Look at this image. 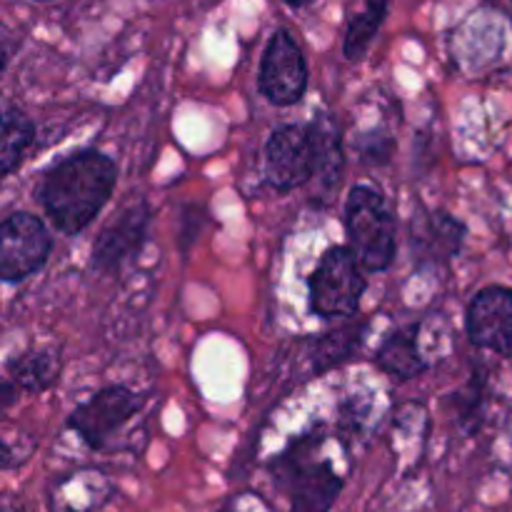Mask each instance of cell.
<instances>
[{
	"instance_id": "1",
	"label": "cell",
	"mask_w": 512,
	"mask_h": 512,
	"mask_svg": "<svg viewBox=\"0 0 512 512\" xmlns=\"http://www.w3.org/2000/svg\"><path fill=\"white\" fill-rule=\"evenodd\" d=\"M118 183V165L100 150H75L43 175L38 200L63 235L83 233L100 215Z\"/></svg>"
},
{
	"instance_id": "2",
	"label": "cell",
	"mask_w": 512,
	"mask_h": 512,
	"mask_svg": "<svg viewBox=\"0 0 512 512\" xmlns=\"http://www.w3.org/2000/svg\"><path fill=\"white\" fill-rule=\"evenodd\" d=\"M323 443L318 435L295 440L273 463V478L288 495V512H330L343 493V478L328 460H313V448Z\"/></svg>"
},
{
	"instance_id": "3",
	"label": "cell",
	"mask_w": 512,
	"mask_h": 512,
	"mask_svg": "<svg viewBox=\"0 0 512 512\" xmlns=\"http://www.w3.org/2000/svg\"><path fill=\"white\" fill-rule=\"evenodd\" d=\"M345 230L350 248L368 273H383L395 263V218L383 195L370 185H353L345 200Z\"/></svg>"
},
{
	"instance_id": "4",
	"label": "cell",
	"mask_w": 512,
	"mask_h": 512,
	"mask_svg": "<svg viewBox=\"0 0 512 512\" xmlns=\"http://www.w3.org/2000/svg\"><path fill=\"white\" fill-rule=\"evenodd\" d=\"M363 263L350 245H333L308 278V298L313 315L325 320L350 318L358 313L365 293Z\"/></svg>"
},
{
	"instance_id": "5",
	"label": "cell",
	"mask_w": 512,
	"mask_h": 512,
	"mask_svg": "<svg viewBox=\"0 0 512 512\" xmlns=\"http://www.w3.org/2000/svg\"><path fill=\"white\" fill-rule=\"evenodd\" d=\"M265 180L280 193L300 188L318 175V138L313 123H288L265 143Z\"/></svg>"
},
{
	"instance_id": "6",
	"label": "cell",
	"mask_w": 512,
	"mask_h": 512,
	"mask_svg": "<svg viewBox=\"0 0 512 512\" xmlns=\"http://www.w3.org/2000/svg\"><path fill=\"white\" fill-rule=\"evenodd\" d=\"M143 408V398L125 385H110L90 395L70 413L68 428L90 450H103Z\"/></svg>"
},
{
	"instance_id": "7",
	"label": "cell",
	"mask_w": 512,
	"mask_h": 512,
	"mask_svg": "<svg viewBox=\"0 0 512 512\" xmlns=\"http://www.w3.org/2000/svg\"><path fill=\"white\" fill-rule=\"evenodd\" d=\"M53 238L40 218L13 213L0 225V278L5 283H23L38 273L50 258Z\"/></svg>"
},
{
	"instance_id": "8",
	"label": "cell",
	"mask_w": 512,
	"mask_h": 512,
	"mask_svg": "<svg viewBox=\"0 0 512 512\" xmlns=\"http://www.w3.org/2000/svg\"><path fill=\"white\" fill-rule=\"evenodd\" d=\"M258 88L265 100L280 108L300 103L308 90V63L300 45L285 28L275 30L273 38L265 45Z\"/></svg>"
},
{
	"instance_id": "9",
	"label": "cell",
	"mask_w": 512,
	"mask_h": 512,
	"mask_svg": "<svg viewBox=\"0 0 512 512\" xmlns=\"http://www.w3.org/2000/svg\"><path fill=\"white\" fill-rule=\"evenodd\" d=\"M150 228V208L145 200H135L133 205L120 210L95 238L90 250V265L98 273L108 275L123 268L128 260L140 255Z\"/></svg>"
},
{
	"instance_id": "10",
	"label": "cell",
	"mask_w": 512,
	"mask_h": 512,
	"mask_svg": "<svg viewBox=\"0 0 512 512\" xmlns=\"http://www.w3.org/2000/svg\"><path fill=\"white\" fill-rule=\"evenodd\" d=\"M465 330L475 348L495 355H512V290L488 285L478 290L465 315Z\"/></svg>"
},
{
	"instance_id": "11",
	"label": "cell",
	"mask_w": 512,
	"mask_h": 512,
	"mask_svg": "<svg viewBox=\"0 0 512 512\" xmlns=\"http://www.w3.org/2000/svg\"><path fill=\"white\" fill-rule=\"evenodd\" d=\"M465 233V225L448 210L420 208L410 220V250L420 265H443L460 255Z\"/></svg>"
},
{
	"instance_id": "12",
	"label": "cell",
	"mask_w": 512,
	"mask_h": 512,
	"mask_svg": "<svg viewBox=\"0 0 512 512\" xmlns=\"http://www.w3.org/2000/svg\"><path fill=\"white\" fill-rule=\"evenodd\" d=\"M380 370L395 380H413L428 370L423 353H420V323L403 325L400 330L390 333L378 348Z\"/></svg>"
},
{
	"instance_id": "13",
	"label": "cell",
	"mask_w": 512,
	"mask_h": 512,
	"mask_svg": "<svg viewBox=\"0 0 512 512\" xmlns=\"http://www.w3.org/2000/svg\"><path fill=\"white\" fill-rule=\"evenodd\" d=\"M63 373V360L55 348H38L18 355L8 363L5 378L20 390V393H43L53 388Z\"/></svg>"
},
{
	"instance_id": "14",
	"label": "cell",
	"mask_w": 512,
	"mask_h": 512,
	"mask_svg": "<svg viewBox=\"0 0 512 512\" xmlns=\"http://www.w3.org/2000/svg\"><path fill=\"white\" fill-rule=\"evenodd\" d=\"M35 143V123L20 108L3 110V128H0V175L8 178L20 163L30 145Z\"/></svg>"
},
{
	"instance_id": "15",
	"label": "cell",
	"mask_w": 512,
	"mask_h": 512,
	"mask_svg": "<svg viewBox=\"0 0 512 512\" xmlns=\"http://www.w3.org/2000/svg\"><path fill=\"white\" fill-rule=\"evenodd\" d=\"M365 328L368 323H350L343 330H333L315 340L313 353H310L313 355V375H323L345 363L363 343Z\"/></svg>"
},
{
	"instance_id": "16",
	"label": "cell",
	"mask_w": 512,
	"mask_h": 512,
	"mask_svg": "<svg viewBox=\"0 0 512 512\" xmlns=\"http://www.w3.org/2000/svg\"><path fill=\"white\" fill-rule=\"evenodd\" d=\"M315 138H318V175L323 180L325 190H333L338 180L343 178V143H340V130L325 113H318L313 120Z\"/></svg>"
},
{
	"instance_id": "17",
	"label": "cell",
	"mask_w": 512,
	"mask_h": 512,
	"mask_svg": "<svg viewBox=\"0 0 512 512\" xmlns=\"http://www.w3.org/2000/svg\"><path fill=\"white\" fill-rule=\"evenodd\" d=\"M383 15H375L370 13V10H365V13L355 15L353 20H350L348 30H345V40H343V55L348 60H360L365 53H368V48L373 45L375 35H378L380 25H383Z\"/></svg>"
},
{
	"instance_id": "18",
	"label": "cell",
	"mask_w": 512,
	"mask_h": 512,
	"mask_svg": "<svg viewBox=\"0 0 512 512\" xmlns=\"http://www.w3.org/2000/svg\"><path fill=\"white\" fill-rule=\"evenodd\" d=\"M355 148H358V155L365 163L383 165L388 163L390 155H393L395 143L388 133H383V130H368V133L360 135Z\"/></svg>"
},
{
	"instance_id": "19",
	"label": "cell",
	"mask_w": 512,
	"mask_h": 512,
	"mask_svg": "<svg viewBox=\"0 0 512 512\" xmlns=\"http://www.w3.org/2000/svg\"><path fill=\"white\" fill-rule=\"evenodd\" d=\"M388 5L390 0H365V10H370V13L375 15H388Z\"/></svg>"
},
{
	"instance_id": "20",
	"label": "cell",
	"mask_w": 512,
	"mask_h": 512,
	"mask_svg": "<svg viewBox=\"0 0 512 512\" xmlns=\"http://www.w3.org/2000/svg\"><path fill=\"white\" fill-rule=\"evenodd\" d=\"M285 3H288L290 8H305V5L315 3V0H285Z\"/></svg>"
},
{
	"instance_id": "21",
	"label": "cell",
	"mask_w": 512,
	"mask_h": 512,
	"mask_svg": "<svg viewBox=\"0 0 512 512\" xmlns=\"http://www.w3.org/2000/svg\"><path fill=\"white\" fill-rule=\"evenodd\" d=\"M3 512H23V510L15 508V505H3Z\"/></svg>"
},
{
	"instance_id": "22",
	"label": "cell",
	"mask_w": 512,
	"mask_h": 512,
	"mask_svg": "<svg viewBox=\"0 0 512 512\" xmlns=\"http://www.w3.org/2000/svg\"><path fill=\"white\" fill-rule=\"evenodd\" d=\"M38 3H48V0H38Z\"/></svg>"
}]
</instances>
